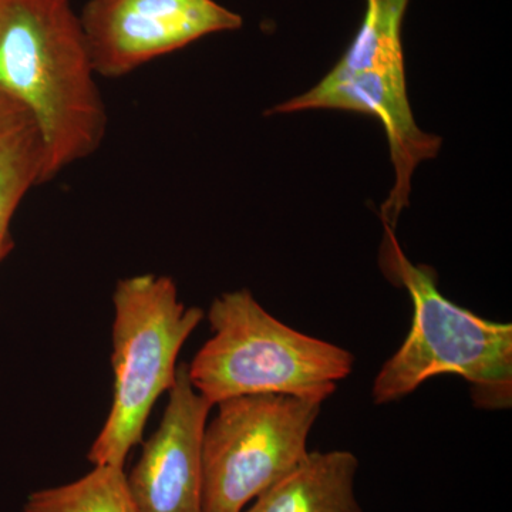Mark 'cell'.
Listing matches in <instances>:
<instances>
[{
    "label": "cell",
    "mask_w": 512,
    "mask_h": 512,
    "mask_svg": "<svg viewBox=\"0 0 512 512\" xmlns=\"http://www.w3.org/2000/svg\"><path fill=\"white\" fill-rule=\"evenodd\" d=\"M79 18L94 72L110 79L244 25L215 0H90Z\"/></svg>",
    "instance_id": "6"
},
{
    "label": "cell",
    "mask_w": 512,
    "mask_h": 512,
    "mask_svg": "<svg viewBox=\"0 0 512 512\" xmlns=\"http://www.w3.org/2000/svg\"><path fill=\"white\" fill-rule=\"evenodd\" d=\"M96 76L70 0H0V93L35 119L47 181L92 156L106 136Z\"/></svg>",
    "instance_id": "1"
},
{
    "label": "cell",
    "mask_w": 512,
    "mask_h": 512,
    "mask_svg": "<svg viewBox=\"0 0 512 512\" xmlns=\"http://www.w3.org/2000/svg\"><path fill=\"white\" fill-rule=\"evenodd\" d=\"M357 470L352 451H309L242 512H365L355 494Z\"/></svg>",
    "instance_id": "8"
},
{
    "label": "cell",
    "mask_w": 512,
    "mask_h": 512,
    "mask_svg": "<svg viewBox=\"0 0 512 512\" xmlns=\"http://www.w3.org/2000/svg\"><path fill=\"white\" fill-rule=\"evenodd\" d=\"M322 404L285 394L218 403L202 443V512H242L298 467Z\"/></svg>",
    "instance_id": "5"
},
{
    "label": "cell",
    "mask_w": 512,
    "mask_h": 512,
    "mask_svg": "<svg viewBox=\"0 0 512 512\" xmlns=\"http://www.w3.org/2000/svg\"><path fill=\"white\" fill-rule=\"evenodd\" d=\"M380 266L394 285L409 292L414 313L403 345L377 373L373 402H397L433 377L456 375L470 384L477 409H511V323L481 318L447 299L436 271L412 264L386 227Z\"/></svg>",
    "instance_id": "2"
},
{
    "label": "cell",
    "mask_w": 512,
    "mask_h": 512,
    "mask_svg": "<svg viewBox=\"0 0 512 512\" xmlns=\"http://www.w3.org/2000/svg\"><path fill=\"white\" fill-rule=\"evenodd\" d=\"M208 320L214 335L187 366L192 386L212 406L249 394L323 403L355 365L349 350L285 325L248 289L215 298Z\"/></svg>",
    "instance_id": "3"
},
{
    "label": "cell",
    "mask_w": 512,
    "mask_h": 512,
    "mask_svg": "<svg viewBox=\"0 0 512 512\" xmlns=\"http://www.w3.org/2000/svg\"><path fill=\"white\" fill-rule=\"evenodd\" d=\"M212 404L177 367L163 420L126 476L137 512H202V443Z\"/></svg>",
    "instance_id": "7"
},
{
    "label": "cell",
    "mask_w": 512,
    "mask_h": 512,
    "mask_svg": "<svg viewBox=\"0 0 512 512\" xmlns=\"http://www.w3.org/2000/svg\"><path fill=\"white\" fill-rule=\"evenodd\" d=\"M113 305V403L89 461L124 468L148 414L173 386L178 353L204 319V311L187 308L178 299L173 279L150 274L121 279Z\"/></svg>",
    "instance_id": "4"
},
{
    "label": "cell",
    "mask_w": 512,
    "mask_h": 512,
    "mask_svg": "<svg viewBox=\"0 0 512 512\" xmlns=\"http://www.w3.org/2000/svg\"><path fill=\"white\" fill-rule=\"evenodd\" d=\"M46 147L35 119L0 93V262L12 251L10 222L26 192L46 183Z\"/></svg>",
    "instance_id": "9"
},
{
    "label": "cell",
    "mask_w": 512,
    "mask_h": 512,
    "mask_svg": "<svg viewBox=\"0 0 512 512\" xmlns=\"http://www.w3.org/2000/svg\"><path fill=\"white\" fill-rule=\"evenodd\" d=\"M25 512H137V508L124 468L94 466L73 483L30 494Z\"/></svg>",
    "instance_id": "10"
}]
</instances>
